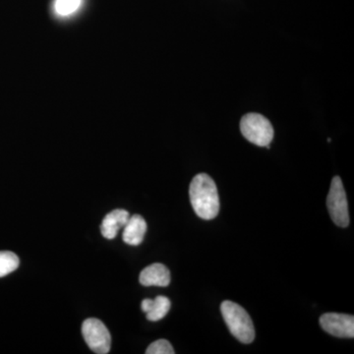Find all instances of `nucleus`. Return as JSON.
<instances>
[{"mask_svg": "<svg viewBox=\"0 0 354 354\" xmlns=\"http://www.w3.org/2000/svg\"><path fill=\"white\" fill-rule=\"evenodd\" d=\"M19 258L10 251H0V278L11 274L19 267Z\"/></svg>", "mask_w": 354, "mask_h": 354, "instance_id": "obj_12", "label": "nucleus"}, {"mask_svg": "<svg viewBox=\"0 0 354 354\" xmlns=\"http://www.w3.org/2000/svg\"><path fill=\"white\" fill-rule=\"evenodd\" d=\"M140 283L144 286H160L165 288L171 283V272L165 265L155 263L148 266L141 272Z\"/></svg>", "mask_w": 354, "mask_h": 354, "instance_id": "obj_7", "label": "nucleus"}, {"mask_svg": "<svg viewBox=\"0 0 354 354\" xmlns=\"http://www.w3.org/2000/svg\"><path fill=\"white\" fill-rule=\"evenodd\" d=\"M130 215L127 209H116L111 212L102 220L101 230L102 236L106 239H115L120 228L124 227Z\"/></svg>", "mask_w": 354, "mask_h": 354, "instance_id": "obj_8", "label": "nucleus"}, {"mask_svg": "<svg viewBox=\"0 0 354 354\" xmlns=\"http://www.w3.org/2000/svg\"><path fill=\"white\" fill-rule=\"evenodd\" d=\"M223 320L234 337L243 344H251L255 339V329L250 316L241 305L223 301L221 305Z\"/></svg>", "mask_w": 354, "mask_h": 354, "instance_id": "obj_2", "label": "nucleus"}, {"mask_svg": "<svg viewBox=\"0 0 354 354\" xmlns=\"http://www.w3.org/2000/svg\"><path fill=\"white\" fill-rule=\"evenodd\" d=\"M320 325L330 335L344 339L354 337V317L348 314L326 313L321 316Z\"/></svg>", "mask_w": 354, "mask_h": 354, "instance_id": "obj_6", "label": "nucleus"}, {"mask_svg": "<svg viewBox=\"0 0 354 354\" xmlns=\"http://www.w3.org/2000/svg\"><path fill=\"white\" fill-rule=\"evenodd\" d=\"M147 232V223L143 216L134 215L130 216L127 225H124L122 239L129 245H140L144 241Z\"/></svg>", "mask_w": 354, "mask_h": 354, "instance_id": "obj_9", "label": "nucleus"}, {"mask_svg": "<svg viewBox=\"0 0 354 354\" xmlns=\"http://www.w3.org/2000/svg\"><path fill=\"white\" fill-rule=\"evenodd\" d=\"M82 334L86 344L94 353L106 354L111 351V334L99 319L90 318L84 321Z\"/></svg>", "mask_w": 354, "mask_h": 354, "instance_id": "obj_5", "label": "nucleus"}, {"mask_svg": "<svg viewBox=\"0 0 354 354\" xmlns=\"http://www.w3.org/2000/svg\"><path fill=\"white\" fill-rule=\"evenodd\" d=\"M191 205L196 215L203 220H213L220 212V198L215 181L206 174H197L191 181Z\"/></svg>", "mask_w": 354, "mask_h": 354, "instance_id": "obj_1", "label": "nucleus"}, {"mask_svg": "<svg viewBox=\"0 0 354 354\" xmlns=\"http://www.w3.org/2000/svg\"><path fill=\"white\" fill-rule=\"evenodd\" d=\"M327 207L332 221L339 227L349 225L348 197L341 177L335 176L327 197Z\"/></svg>", "mask_w": 354, "mask_h": 354, "instance_id": "obj_4", "label": "nucleus"}, {"mask_svg": "<svg viewBox=\"0 0 354 354\" xmlns=\"http://www.w3.org/2000/svg\"><path fill=\"white\" fill-rule=\"evenodd\" d=\"M147 354H174V349L171 342L167 339H158L149 346L146 351Z\"/></svg>", "mask_w": 354, "mask_h": 354, "instance_id": "obj_13", "label": "nucleus"}, {"mask_svg": "<svg viewBox=\"0 0 354 354\" xmlns=\"http://www.w3.org/2000/svg\"><path fill=\"white\" fill-rule=\"evenodd\" d=\"M82 3L83 0H55L53 11L58 17H70L81 8Z\"/></svg>", "mask_w": 354, "mask_h": 354, "instance_id": "obj_11", "label": "nucleus"}, {"mask_svg": "<svg viewBox=\"0 0 354 354\" xmlns=\"http://www.w3.org/2000/svg\"><path fill=\"white\" fill-rule=\"evenodd\" d=\"M171 300L169 298L158 295L155 299H144L141 307L146 313L147 319L156 322L167 316L171 309Z\"/></svg>", "mask_w": 354, "mask_h": 354, "instance_id": "obj_10", "label": "nucleus"}, {"mask_svg": "<svg viewBox=\"0 0 354 354\" xmlns=\"http://www.w3.org/2000/svg\"><path fill=\"white\" fill-rule=\"evenodd\" d=\"M241 131L254 145L270 149L274 139V128L268 118L259 113H248L241 118Z\"/></svg>", "mask_w": 354, "mask_h": 354, "instance_id": "obj_3", "label": "nucleus"}]
</instances>
